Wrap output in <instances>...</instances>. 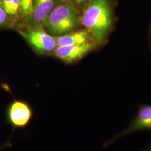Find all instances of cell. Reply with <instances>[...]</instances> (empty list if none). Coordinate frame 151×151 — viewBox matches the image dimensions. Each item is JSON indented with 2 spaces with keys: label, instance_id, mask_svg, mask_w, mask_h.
Returning <instances> with one entry per match:
<instances>
[{
  "label": "cell",
  "instance_id": "10",
  "mask_svg": "<svg viewBox=\"0 0 151 151\" xmlns=\"http://www.w3.org/2000/svg\"><path fill=\"white\" fill-rule=\"evenodd\" d=\"M20 5L24 15L31 14L32 10V0H20Z\"/></svg>",
  "mask_w": 151,
  "mask_h": 151
},
{
  "label": "cell",
  "instance_id": "14",
  "mask_svg": "<svg viewBox=\"0 0 151 151\" xmlns=\"http://www.w3.org/2000/svg\"><path fill=\"white\" fill-rule=\"evenodd\" d=\"M143 151H151V143Z\"/></svg>",
  "mask_w": 151,
  "mask_h": 151
},
{
  "label": "cell",
  "instance_id": "9",
  "mask_svg": "<svg viewBox=\"0 0 151 151\" xmlns=\"http://www.w3.org/2000/svg\"><path fill=\"white\" fill-rule=\"evenodd\" d=\"M20 5V0H2V8L9 15H15Z\"/></svg>",
  "mask_w": 151,
  "mask_h": 151
},
{
  "label": "cell",
  "instance_id": "3",
  "mask_svg": "<svg viewBox=\"0 0 151 151\" xmlns=\"http://www.w3.org/2000/svg\"><path fill=\"white\" fill-rule=\"evenodd\" d=\"M5 116L6 123L14 133L16 130L25 129L32 122L34 112L28 103L15 100L6 108Z\"/></svg>",
  "mask_w": 151,
  "mask_h": 151
},
{
  "label": "cell",
  "instance_id": "2",
  "mask_svg": "<svg viewBox=\"0 0 151 151\" xmlns=\"http://www.w3.org/2000/svg\"><path fill=\"white\" fill-rule=\"evenodd\" d=\"M80 21L75 7L71 4L65 3L53 9L45 19L44 25L50 33L62 35L77 27Z\"/></svg>",
  "mask_w": 151,
  "mask_h": 151
},
{
  "label": "cell",
  "instance_id": "1",
  "mask_svg": "<svg viewBox=\"0 0 151 151\" xmlns=\"http://www.w3.org/2000/svg\"><path fill=\"white\" fill-rule=\"evenodd\" d=\"M81 22L93 39L103 43L113 22V12L109 0H91L83 10Z\"/></svg>",
  "mask_w": 151,
  "mask_h": 151
},
{
  "label": "cell",
  "instance_id": "5",
  "mask_svg": "<svg viewBox=\"0 0 151 151\" xmlns=\"http://www.w3.org/2000/svg\"><path fill=\"white\" fill-rule=\"evenodd\" d=\"M20 33L39 51L49 52L55 47L56 40L42 29H32L27 32H20Z\"/></svg>",
  "mask_w": 151,
  "mask_h": 151
},
{
  "label": "cell",
  "instance_id": "6",
  "mask_svg": "<svg viewBox=\"0 0 151 151\" xmlns=\"http://www.w3.org/2000/svg\"><path fill=\"white\" fill-rule=\"evenodd\" d=\"M92 48V44L88 42L80 44L59 47L55 50V55L61 60L72 62L79 60Z\"/></svg>",
  "mask_w": 151,
  "mask_h": 151
},
{
  "label": "cell",
  "instance_id": "12",
  "mask_svg": "<svg viewBox=\"0 0 151 151\" xmlns=\"http://www.w3.org/2000/svg\"><path fill=\"white\" fill-rule=\"evenodd\" d=\"M91 0H73L76 5H86Z\"/></svg>",
  "mask_w": 151,
  "mask_h": 151
},
{
  "label": "cell",
  "instance_id": "11",
  "mask_svg": "<svg viewBox=\"0 0 151 151\" xmlns=\"http://www.w3.org/2000/svg\"><path fill=\"white\" fill-rule=\"evenodd\" d=\"M6 19V12L0 6V25L3 24Z\"/></svg>",
  "mask_w": 151,
  "mask_h": 151
},
{
  "label": "cell",
  "instance_id": "4",
  "mask_svg": "<svg viewBox=\"0 0 151 151\" xmlns=\"http://www.w3.org/2000/svg\"><path fill=\"white\" fill-rule=\"evenodd\" d=\"M140 130L151 131V105H141L138 108L135 117L132 120L128 127L114 136L110 140L106 142L103 146L106 147L124 136Z\"/></svg>",
  "mask_w": 151,
  "mask_h": 151
},
{
  "label": "cell",
  "instance_id": "15",
  "mask_svg": "<svg viewBox=\"0 0 151 151\" xmlns=\"http://www.w3.org/2000/svg\"><path fill=\"white\" fill-rule=\"evenodd\" d=\"M150 43H151V27H150Z\"/></svg>",
  "mask_w": 151,
  "mask_h": 151
},
{
  "label": "cell",
  "instance_id": "8",
  "mask_svg": "<svg viewBox=\"0 0 151 151\" xmlns=\"http://www.w3.org/2000/svg\"><path fill=\"white\" fill-rule=\"evenodd\" d=\"M88 32L87 31H79L62 35L55 40L59 47L86 43L88 42Z\"/></svg>",
  "mask_w": 151,
  "mask_h": 151
},
{
  "label": "cell",
  "instance_id": "7",
  "mask_svg": "<svg viewBox=\"0 0 151 151\" xmlns=\"http://www.w3.org/2000/svg\"><path fill=\"white\" fill-rule=\"evenodd\" d=\"M57 0H32V20L35 24L45 22Z\"/></svg>",
  "mask_w": 151,
  "mask_h": 151
},
{
  "label": "cell",
  "instance_id": "13",
  "mask_svg": "<svg viewBox=\"0 0 151 151\" xmlns=\"http://www.w3.org/2000/svg\"><path fill=\"white\" fill-rule=\"evenodd\" d=\"M12 146V143H11V141L10 140H9L8 142H7L5 144H4L3 146H0V150L5 148L7 147H10Z\"/></svg>",
  "mask_w": 151,
  "mask_h": 151
}]
</instances>
